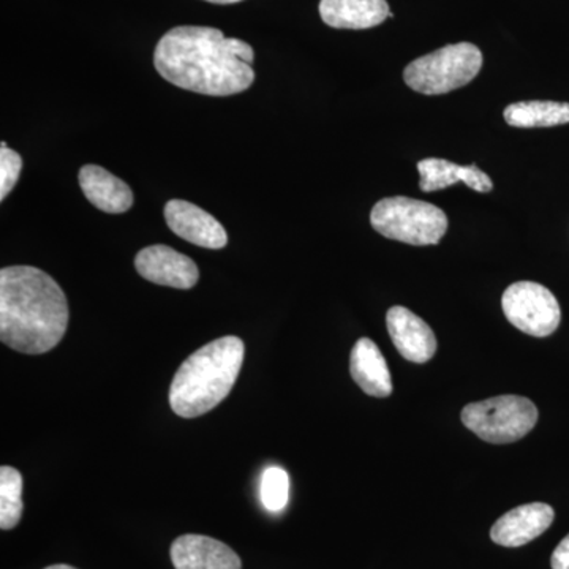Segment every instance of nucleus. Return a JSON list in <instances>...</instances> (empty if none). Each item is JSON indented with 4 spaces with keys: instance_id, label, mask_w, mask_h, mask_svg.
Instances as JSON below:
<instances>
[{
    "instance_id": "obj_1",
    "label": "nucleus",
    "mask_w": 569,
    "mask_h": 569,
    "mask_svg": "<svg viewBox=\"0 0 569 569\" xmlns=\"http://www.w3.org/2000/svg\"><path fill=\"white\" fill-rule=\"evenodd\" d=\"M253 58L249 43L227 39L219 29L179 26L157 44L153 66L164 80L186 91L227 97L252 86Z\"/></svg>"
},
{
    "instance_id": "obj_2",
    "label": "nucleus",
    "mask_w": 569,
    "mask_h": 569,
    "mask_svg": "<svg viewBox=\"0 0 569 569\" xmlns=\"http://www.w3.org/2000/svg\"><path fill=\"white\" fill-rule=\"evenodd\" d=\"M69 326V302L58 282L33 266L0 271V340L24 355L58 347Z\"/></svg>"
},
{
    "instance_id": "obj_3",
    "label": "nucleus",
    "mask_w": 569,
    "mask_h": 569,
    "mask_svg": "<svg viewBox=\"0 0 569 569\" xmlns=\"http://www.w3.org/2000/svg\"><path fill=\"white\" fill-rule=\"evenodd\" d=\"M244 355V342L234 336L213 340L190 355L171 381V410L192 419L222 403L234 388Z\"/></svg>"
},
{
    "instance_id": "obj_4",
    "label": "nucleus",
    "mask_w": 569,
    "mask_h": 569,
    "mask_svg": "<svg viewBox=\"0 0 569 569\" xmlns=\"http://www.w3.org/2000/svg\"><path fill=\"white\" fill-rule=\"evenodd\" d=\"M373 230L410 246H436L448 231L447 213L437 206L407 197L385 198L370 213Z\"/></svg>"
},
{
    "instance_id": "obj_5",
    "label": "nucleus",
    "mask_w": 569,
    "mask_h": 569,
    "mask_svg": "<svg viewBox=\"0 0 569 569\" xmlns=\"http://www.w3.org/2000/svg\"><path fill=\"white\" fill-rule=\"evenodd\" d=\"M482 52L471 43L448 44L408 63L403 80L425 96H441L463 88L478 77Z\"/></svg>"
},
{
    "instance_id": "obj_6",
    "label": "nucleus",
    "mask_w": 569,
    "mask_h": 569,
    "mask_svg": "<svg viewBox=\"0 0 569 569\" xmlns=\"http://www.w3.org/2000/svg\"><path fill=\"white\" fill-rule=\"evenodd\" d=\"M538 417V408L530 399L515 395L468 403L460 413L468 430L492 445L522 440L537 426Z\"/></svg>"
},
{
    "instance_id": "obj_7",
    "label": "nucleus",
    "mask_w": 569,
    "mask_h": 569,
    "mask_svg": "<svg viewBox=\"0 0 569 569\" xmlns=\"http://www.w3.org/2000/svg\"><path fill=\"white\" fill-rule=\"evenodd\" d=\"M509 323L531 337H548L557 331L561 310L556 296L535 282L509 284L501 298Z\"/></svg>"
},
{
    "instance_id": "obj_8",
    "label": "nucleus",
    "mask_w": 569,
    "mask_h": 569,
    "mask_svg": "<svg viewBox=\"0 0 569 569\" xmlns=\"http://www.w3.org/2000/svg\"><path fill=\"white\" fill-rule=\"evenodd\" d=\"M134 268L142 279L178 290H190L200 279V271L192 258L168 246L146 247L134 258Z\"/></svg>"
},
{
    "instance_id": "obj_9",
    "label": "nucleus",
    "mask_w": 569,
    "mask_h": 569,
    "mask_svg": "<svg viewBox=\"0 0 569 569\" xmlns=\"http://www.w3.org/2000/svg\"><path fill=\"white\" fill-rule=\"evenodd\" d=\"M164 219L174 234L194 246L219 250L228 244V234L222 223L189 201H168Z\"/></svg>"
},
{
    "instance_id": "obj_10",
    "label": "nucleus",
    "mask_w": 569,
    "mask_h": 569,
    "mask_svg": "<svg viewBox=\"0 0 569 569\" xmlns=\"http://www.w3.org/2000/svg\"><path fill=\"white\" fill-rule=\"evenodd\" d=\"M387 326L392 343L407 361L426 365L437 353V337L430 326L407 307L395 306L388 310Z\"/></svg>"
},
{
    "instance_id": "obj_11",
    "label": "nucleus",
    "mask_w": 569,
    "mask_h": 569,
    "mask_svg": "<svg viewBox=\"0 0 569 569\" xmlns=\"http://www.w3.org/2000/svg\"><path fill=\"white\" fill-rule=\"evenodd\" d=\"M556 512L546 503L522 505L493 523L490 538L503 548H520L541 537L552 526Z\"/></svg>"
},
{
    "instance_id": "obj_12",
    "label": "nucleus",
    "mask_w": 569,
    "mask_h": 569,
    "mask_svg": "<svg viewBox=\"0 0 569 569\" xmlns=\"http://www.w3.org/2000/svg\"><path fill=\"white\" fill-rule=\"evenodd\" d=\"M176 569H241L238 553L219 539L204 535H182L171 546Z\"/></svg>"
},
{
    "instance_id": "obj_13",
    "label": "nucleus",
    "mask_w": 569,
    "mask_h": 569,
    "mask_svg": "<svg viewBox=\"0 0 569 569\" xmlns=\"http://www.w3.org/2000/svg\"><path fill=\"white\" fill-rule=\"evenodd\" d=\"M350 373L355 383L367 396L381 399L392 395V380L387 359L377 343L367 337L359 339L351 350Z\"/></svg>"
},
{
    "instance_id": "obj_14",
    "label": "nucleus",
    "mask_w": 569,
    "mask_h": 569,
    "mask_svg": "<svg viewBox=\"0 0 569 569\" xmlns=\"http://www.w3.org/2000/svg\"><path fill=\"white\" fill-rule=\"evenodd\" d=\"M82 193L100 211L122 213L133 204V192L122 179L97 164H86L80 171Z\"/></svg>"
},
{
    "instance_id": "obj_15",
    "label": "nucleus",
    "mask_w": 569,
    "mask_h": 569,
    "mask_svg": "<svg viewBox=\"0 0 569 569\" xmlns=\"http://www.w3.org/2000/svg\"><path fill=\"white\" fill-rule=\"evenodd\" d=\"M418 171L422 192H436L458 182L466 183L475 192L489 193L493 189L492 179L475 163L460 167L443 159H426L418 163Z\"/></svg>"
},
{
    "instance_id": "obj_16",
    "label": "nucleus",
    "mask_w": 569,
    "mask_h": 569,
    "mask_svg": "<svg viewBox=\"0 0 569 569\" xmlns=\"http://www.w3.org/2000/svg\"><path fill=\"white\" fill-rule=\"evenodd\" d=\"M321 20L336 29H370L391 17L387 0H321Z\"/></svg>"
},
{
    "instance_id": "obj_17",
    "label": "nucleus",
    "mask_w": 569,
    "mask_h": 569,
    "mask_svg": "<svg viewBox=\"0 0 569 569\" xmlns=\"http://www.w3.org/2000/svg\"><path fill=\"white\" fill-rule=\"evenodd\" d=\"M508 126L518 129L556 127L569 122V103L519 102L509 104L503 112Z\"/></svg>"
},
{
    "instance_id": "obj_18",
    "label": "nucleus",
    "mask_w": 569,
    "mask_h": 569,
    "mask_svg": "<svg viewBox=\"0 0 569 569\" xmlns=\"http://www.w3.org/2000/svg\"><path fill=\"white\" fill-rule=\"evenodd\" d=\"M22 477L13 467L0 468V529L11 530L22 516Z\"/></svg>"
},
{
    "instance_id": "obj_19",
    "label": "nucleus",
    "mask_w": 569,
    "mask_h": 569,
    "mask_svg": "<svg viewBox=\"0 0 569 569\" xmlns=\"http://www.w3.org/2000/svg\"><path fill=\"white\" fill-rule=\"evenodd\" d=\"M290 477L280 467L266 468L261 475L260 498L263 507L271 512L282 511L288 503Z\"/></svg>"
},
{
    "instance_id": "obj_20",
    "label": "nucleus",
    "mask_w": 569,
    "mask_h": 569,
    "mask_svg": "<svg viewBox=\"0 0 569 569\" xmlns=\"http://www.w3.org/2000/svg\"><path fill=\"white\" fill-rule=\"evenodd\" d=\"M21 168L20 153L11 151L10 148H7L6 142H2V149H0V200H6L7 194L17 186Z\"/></svg>"
},
{
    "instance_id": "obj_21",
    "label": "nucleus",
    "mask_w": 569,
    "mask_h": 569,
    "mask_svg": "<svg viewBox=\"0 0 569 569\" xmlns=\"http://www.w3.org/2000/svg\"><path fill=\"white\" fill-rule=\"evenodd\" d=\"M550 567L552 569H569V535L561 539L560 545L553 550Z\"/></svg>"
},
{
    "instance_id": "obj_22",
    "label": "nucleus",
    "mask_w": 569,
    "mask_h": 569,
    "mask_svg": "<svg viewBox=\"0 0 569 569\" xmlns=\"http://www.w3.org/2000/svg\"><path fill=\"white\" fill-rule=\"evenodd\" d=\"M208 2L222 3V6H228V3L241 2V0H208Z\"/></svg>"
},
{
    "instance_id": "obj_23",
    "label": "nucleus",
    "mask_w": 569,
    "mask_h": 569,
    "mask_svg": "<svg viewBox=\"0 0 569 569\" xmlns=\"http://www.w3.org/2000/svg\"><path fill=\"white\" fill-rule=\"evenodd\" d=\"M44 569H77V568L70 567V565H52V567H48Z\"/></svg>"
}]
</instances>
